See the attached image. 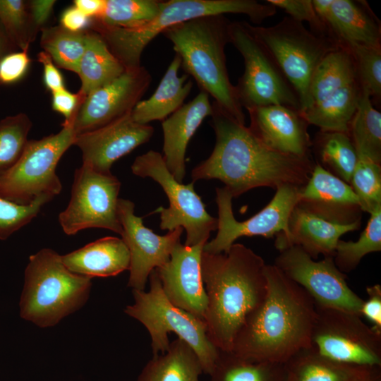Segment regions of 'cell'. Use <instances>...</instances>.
Listing matches in <instances>:
<instances>
[{
	"label": "cell",
	"instance_id": "6da1fadb",
	"mask_svg": "<svg viewBox=\"0 0 381 381\" xmlns=\"http://www.w3.org/2000/svg\"><path fill=\"white\" fill-rule=\"evenodd\" d=\"M211 125L216 143L210 157L196 166L191 177L218 179L233 198L258 187H303L315 166L312 157L276 152L259 140L244 124L212 104Z\"/></svg>",
	"mask_w": 381,
	"mask_h": 381
},
{
	"label": "cell",
	"instance_id": "7a4b0ae2",
	"mask_svg": "<svg viewBox=\"0 0 381 381\" xmlns=\"http://www.w3.org/2000/svg\"><path fill=\"white\" fill-rule=\"evenodd\" d=\"M265 275V298L240 329L231 352L248 359L285 364L312 346L316 303L274 264L266 265Z\"/></svg>",
	"mask_w": 381,
	"mask_h": 381
},
{
	"label": "cell",
	"instance_id": "3957f363",
	"mask_svg": "<svg viewBox=\"0 0 381 381\" xmlns=\"http://www.w3.org/2000/svg\"><path fill=\"white\" fill-rule=\"evenodd\" d=\"M266 265L241 243H234L225 253L202 250L200 270L207 298L204 321L218 350L231 351L240 329L264 300Z\"/></svg>",
	"mask_w": 381,
	"mask_h": 381
},
{
	"label": "cell",
	"instance_id": "277c9868",
	"mask_svg": "<svg viewBox=\"0 0 381 381\" xmlns=\"http://www.w3.org/2000/svg\"><path fill=\"white\" fill-rule=\"evenodd\" d=\"M230 23L224 15L200 17L169 28L162 35L171 42L182 68L201 91L245 125V114L226 68L224 49L229 42Z\"/></svg>",
	"mask_w": 381,
	"mask_h": 381
},
{
	"label": "cell",
	"instance_id": "5b68a950",
	"mask_svg": "<svg viewBox=\"0 0 381 381\" xmlns=\"http://www.w3.org/2000/svg\"><path fill=\"white\" fill-rule=\"evenodd\" d=\"M276 12L272 5L255 0H168L161 1L156 16L141 27H111L91 19L88 29L102 37L126 68H133L141 66V56L148 44L176 25L200 17L226 13L246 15L253 23L258 25Z\"/></svg>",
	"mask_w": 381,
	"mask_h": 381
},
{
	"label": "cell",
	"instance_id": "8992f818",
	"mask_svg": "<svg viewBox=\"0 0 381 381\" xmlns=\"http://www.w3.org/2000/svg\"><path fill=\"white\" fill-rule=\"evenodd\" d=\"M91 278L68 270L54 250L32 255L25 270L20 315L40 327H52L88 299Z\"/></svg>",
	"mask_w": 381,
	"mask_h": 381
},
{
	"label": "cell",
	"instance_id": "52a82bcc",
	"mask_svg": "<svg viewBox=\"0 0 381 381\" xmlns=\"http://www.w3.org/2000/svg\"><path fill=\"white\" fill-rule=\"evenodd\" d=\"M149 279V291L133 290L135 302L126 306L125 313L147 329L153 356L164 353L168 349L170 344L168 335L174 332L193 349L203 373L210 375L219 350L208 337L205 321L169 301L156 269L151 272Z\"/></svg>",
	"mask_w": 381,
	"mask_h": 381
},
{
	"label": "cell",
	"instance_id": "ba28073f",
	"mask_svg": "<svg viewBox=\"0 0 381 381\" xmlns=\"http://www.w3.org/2000/svg\"><path fill=\"white\" fill-rule=\"evenodd\" d=\"M361 95L353 57L346 47L339 46L316 69L301 114L320 131L348 133Z\"/></svg>",
	"mask_w": 381,
	"mask_h": 381
},
{
	"label": "cell",
	"instance_id": "9c48e42d",
	"mask_svg": "<svg viewBox=\"0 0 381 381\" xmlns=\"http://www.w3.org/2000/svg\"><path fill=\"white\" fill-rule=\"evenodd\" d=\"M39 140H29L18 162L0 174V196L16 204L28 205L40 199L52 200L62 185L56 167L62 155L73 145V121Z\"/></svg>",
	"mask_w": 381,
	"mask_h": 381
},
{
	"label": "cell",
	"instance_id": "30bf717a",
	"mask_svg": "<svg viewBox=\"0 0 381 381\" xmlns=\"http://www.w3.org/2000/svg\"><path fill=\"white\" fill-rule=\"evenodd\" d=\"M250 27L296 92L301 112L306 104L310 83L316 69L324 58L340 45L313 33L302 23L290 17H284L272 26L250 24Z\"/></svg>",
	"mask_w": 381,
	"mask_h": 381
},
{
	"label": "cell",
	"instance_id": "8fae6325",
	"mask_svg": "<svg viewBox=\"0 0 381 381\" xmlns=\"http://www.w3.org/2000/svg\"><path fill=\"white\" fill-rule=\"evenodd\" d=\"M229 42L243 58L245 70L235 86L238 101L249 110L280 104L300 111L294 89L286 80L266 47L246 21H233L229 28Z\"/></svg>",
	"mask_w": 381,
	"mask_h": 381
},
{
	"label": "cell",
	"instance_id": "7c38bea8",
	"mask_svg": "<svg viewBox=\"0 0 381 381\" xmlns=\"http://www.w3.org/2000/svg\"><path fill=\"white\" fill-rule=\"evenodd\" d=\"M131 170L136 176L155 180L166 193L169 207H160L157 210L160 214L162 229L169 231L178 227L185 229L184 245L187 246L207 242L210 233L217 229V218L206 211L194 190L193 181L186 185L179 183L168 170L162 155L155 150L137 157Z\"/></svg>",
	"mask_w": 381,
	"mask_h": 381
},
{
	"label": "cell",
	"instance_id": "4fadbf2b",
	"mask_svg": "<svg viewBox=\"0 0 381 381\" xmlns=\"http://www.w3.org/2000/svg\"><path fill=\"white\" fill-rule=\"evenodd\" d=\"M312 347L334 361L381 367V332L358 314L316 304Z\"/></svg>",
	"mask_w": 381,
	"mask_h": 381
},
{
	"label": "cell",
	"instance_id": "5bb4252c",
	"mask_svg": "<svg viewBox=\"0 0 381 381\" xmlns=\"http://www.w3.org/2000/svg\"><path fill=\"white\" fill-rule=\"evenodd\" d=\"M120 188L121 182L111 173H99L82 164L74 174L69 203L59 215L64 232L74 235L85 229L100 228L121 235Z\"/></svg>",
	"mask_w": 381,
	"mask_h": 381
},
{
	"label": "cell",
	"instance_id": "9a60e30c",
	"mask_svg": "<svg viewBox=\"0 0 381 381\" xmlns=\"http://www.w3.org/2000/svg\"><path fill=\"white\" fill-rule=\"evenodd\" d=\"M301 188L284 185L276 189L270 202L248 219L238 222L233 213V197L226 187L216 188L218 208L217 233L207 242L203 251L212 254L227 253L234 241L243 236L271 238L281 233H288V221L296 205Z\"/></svg>",
	"mask_w": 381,
	"mask_h": 381
},
{
	"label": "cell",
	"instance_id": "2e32d148",
	"mask_svg": "<svg viewBox=\"0 0 381 381\" xmlns=\"http://www.w3.org/2000/svg\"><path fill=\"white\" fill-rule=\"evenodd\" d=\"M278 250L274 265L305 289L316 304L361 315L364 300L348 285L346 274L336 266L333 257L316 261L296 245Z\"/></svg>",
	"mask_w": 381,
	"mask_h": 381
},
{
	"label": "cell",
	"instance_id": "e0dca14e",
	"mask_svg": "<svg viewBox=\"0 0 381 381\" xmlns=\"http://www.w3.org/2000/svg\"><path fill=\"white\" fill-rule=\"evenodd\" d=\"M151 81L149 71L140 66L126 68L113 81L90 93L73 121L75 135L102 127L131 113Z\"/></svg>",
	"mask_w": 381,
	"mask_h": 381
},
{
	"label": "cell",
	"instance_id": "ac0fdd59",
	"mask_svg": "<svg viewBox=\"0 0 381 381\" xmlns=\"http://www.w3.org/2000/svg\"><path fill=\"white\" fill-rule=\"evenodd\" d=\"M117 209L123 229L121 236L130 253L128 286L133 290L144 291L151 272L169 260L183 229L178 227L160 236L144 226L143 218L134 213L132 201L119 198Z\"/></svg>",
	"mask_w": 381,
	"mask_h": 381
},
{
	"label": "cell",
	"instance_id": "d6986e66",
	"mask_svg": "<svg viewBox=\"0 0 381 381\" xmlns=\"http://www.w3.org/2000/svg\"><path fill=\"white\" fill-rule=\"evenodd\" d=\"M154 128L133 121L131 112L98 128L75 135L73 145L81 151L83 165L111 174L112 164L152 136Z\"/></svg>",
	"mask_w": 381,
	"mask_h": 381
},
{
	"label": "cell",
	"instance_id": "ffe728a7",
	"mask_svg": "<svg viewBox=\"0 0 381 381\" xmlns=\"http://www.w3.org/2000/svg\"><path fill=\"white\" fill-rule=\"evenodd\" d=\"M205 243L187 246L178 243L169 260L156 269L169 301L203 320L207 298L201 275L200 259Z\"/></svg>",
	"mask_w": 381,
	"mask_h": 381
},
{
	"label": "cell",
	"instance_id": "44dd1931",
	"mask_svg": "<svg viewBox=\"0 0 381 381\" xmlns=\"http://www.w3.org/2000/svg\"><path fill=\"white\" fill-rule=\"evenodd\" d=\"M296 205L320 218L339 225L361 222L363 211L351 186L315 164Z\"/></svg>",
	"mask_w": 381,
	"mask_h": 381
},
{
	"label": "cell",
	"instance_id": "7402d4cb",
	"mask_svg": "<svg viewBox=\"0 0 381 381\" xmlns=\"http://www.w3.org/2000/svg\"><path fill=\"white\" fill-rule=\"evenodd\" d=\"M249 130L269 148L300 158L311 157L309 124L298 110L272 104L248 110Z\"/></svg>",
	"mask_w": 381,
	"mask_h": 381
},
{
	"label": "cell",
	"instance_id": "603a6c76",
	"mask_svg": "<svg viewBox=\"0 0 381 381\" xmlns=\"http://www.w3.org/2000/svg\"><path fill=\"white\" fill-rule=\"evenodd\" d=\"M213 111L209 95L200 92L187 104L162 121L163 159L165 164L179 182L186 175L187 145L203 120Z\"/></svg>",
	"mask_w": 381,
	"mask_h": 381
},
{
	"label": "cell",
	"instance_id": "cb8c5ba5",
	"mask_svg": "<svg viewBox=\"0 0 381 381\" xmlns=\"http://www.w3.org/2000/svg\"><path fill=\"white\" fill-rule=\"evenodd\" d=\"M361 224V222L348 225L331 223L296 205L288 221V233L275 236V247L278 250L285 246H298L314 260L320 255L334 257L340 237L359 229Z\"/></svg>",
	"mask_w": 381,
	"mask_h": 381
},
{
	"label": "cell",
	"instance_id": "d4e9b609",
	"mask_svg": "<svg viewBox=\"0 0 381 381\" xmlns=\"http://www.w3.org/2000/svg\"><path fill=\"white\" fill-rule=\"evenodd\" d=\"M323 23L340 46L381 47V23L366 1L332 0Z\"/></svg>",
	"mask_w": 381,
	"mask_h": 381
},
{
	"label": "cell",
	"instance_id": "484cf974",
	"mask_svg": "<svg viewBox=\"0 0 381 381\" xmlns=\"http://www.w3.org/2000/svg\"><path fill=\"white\" fill-rule=\"evenodd\" d=\"M285 368L286 381H381V367L334 361L312 346L294 356Z\"/></svg>",
	"mask_w": 381,
	"mask_h": 381
},
{
	"label": "cell",
	"instance_id": "4316f807",
	"mask_svg": "<svg viewBox=\"0 0 381 381\" xmlns=\"http://www.w3.org/2000/svg\"><path fill=\"white\" fill-rule=\"evenodd\" d=\"M61 260L75 274L89 278L108 277L129 269L130 253L122 238L107 236L61 255Z\"/></svg>",
	"mask_w": 381,
	"mask_h": 381
},
{
	"label": "cell",
	"instance_id": "83f0119b",
	"mask_svg": "<svg viewBox=\"0 0 381 381\" xmlns=\"http://www.w3.org/2000/svg\"><path fill=\"white\" fill-rule=\"evenodd\" d=\"M181 61L175 54L160 83L150 97L140 100L131 111L134 121L148 124L164 121L181 107L192 90L193 83L188 75H179Z\"/></svg>",
	"mask_w": 381,
	"mask_h": 381
},
{
	"label": "cell",
	"instance_id": "f1b7e54d",
	"mask_svg": "<svg viewBox=\"0 0 381 381\" xmlns=\"http://www.w3.org/2000/svg\"><path fill=\"white\" fill-rule=\"evenodd\" d=\"M203 373L200 359L193 349L177 338L168 349L153 356L137 381H199Z\"/></svg>",
	"mask_w": 381,
	"mask_h": 381
},
{
	"label": "cell",
	"instance_id": "f546056e",
	"mask_svg": "<svg viewBox=\"0 0 381 381\" xmlns=\"http://www.w3.org/2000/svg\"><path fill=\"white\" fill-rule=\"evenodd\" d=\"M126 69L111 52L102 37L87 29L85 49L78 72L81 82L78 92L86 97L113 81Z\"/></svg>",
	"mask_w": 381,
	"mask_h": 381
},
{
	"label": "cell",
	"instance_id": "4dcf8cb0",
	"mask_svg": "<svg viewBox=\"0 0 381 381\" xmlns=\"http://www.w3.org/2000/svg\"><path fill=\"white\" fill-rule=\"evenodd\" d=\"M312 147L316 163L349 184L358 157L348 133L320 131L312 140Z\"/></svg>",
	"mask_w": 381,
	"mask_h": 381
},
{
	"label": "cell",
	"instance_id": "1f68e13d",
	"mask_svg": "<svg viewBox=\"0 0 381 381\" xmlns=\"http://www.w3.org/2000/svg\"><path fill=\"white\" fill-rule=\"evenodd\" d=\"M211 381H286L285 364L258 361L219 350Z\"/></svg>",
	"mask_w": 381,
	"mask_h": 381
},
{
	"label": "cell",
	"instance_id": "d6a6232c",
	"mask_svg": "<svg viewBox=\"0 0 381 381\" xmlns=\"http://www.w3.org/2000/svg\"><path fill=\"white\" fill-rule=\"evenodd\" d=\"M347 133L358 159L381 164V114L363 90Z\"/></svg>",
	"mask_w": 381,
	"mask_h": 381
},
{
	"label": "cell",
	"instance_id": "836d02e7",
	"mask_svg": "<svg viewBox=\"0 0 381 381\" xmlns=\"http://www.w3.org/2000/svg\"><path fill=\"white\" fill-rule=\"evenodd\" d=\"M86 44V30L70 31L62 26L44 27L40 45L57 67L78 74Z\"/></svg>",
	"mask_w": 381,
	"mask_h": 381
},
{
	"label": "cell",
	"instance_id": "e575fe53",
	"mask_svg": "<svg viewBox=\"0 0 381 381\" xmlns=\"http://www.w3.org/2000/svg\"><path fill=\"white\" fill-rule=\"evenodd\" d=\"M370 214L368 222L356 241H338L333 259L344 274L355 270L365 255L381 250V207Z\"/></svg>",
	"mask_w": 381,
	"mask_h": 381
},
{
	"label": "cell",
	"instance_id": "d590c367",
	"mask_svg": "<svg viewBox=\"0 0 381 381\" xmlns=\"http://www.w3.org/2000/svg\"><path fill=\"white\" fill-rule=\"evenodd\" d=\"M158 0H106L97 21L111 27L136 28L152 20L159 10Z\"/></svg>",
	"mask_w": 381,
	"mask_h": 381
},
{
	"label": "cell",
	"instance_id": "8d00e7d4",
	"mask_svg": "<svg viewBox=\"0 0 381 381\" xmlns=\"http://www.w3.org/2000/svg\"><path fill=\"white\" fill-rule=\"evenodd\" d=\"M0 28L11 44L22 51H28L38 33L28 1L23 0H0Z\"/></svg>",
	"mask_w": 381,
	"mask_h": 381
},
{
	"label": "cell",
	"instance_id": "74e56055",
	"mask_svg": "<svg viewBox=\"0 0 381 381\" xmlns=\"http://www.w3.org/2000/svg\"><path fill=\"white\" fill-rule=\"evenodd\" d=\"M32 121L23 113L0 121V174L11 168L21 157Z\"/></svg>",
	"mask_w": 381,
	"mask_h": 381
},
{
	"label": "cell",
	"instance_id": "f35d334b",
	"mask_svg": "<svg viewBox=\"0 0 381 381\" xmlns=\"http://www.w3.org/2000/svg\"><path fill=\"white\" fill-rule=\"evenodd\" d=\"M349 185L363 212L371 214L381 207V164L358 159Z\"/></svg>",
	"mask_w": 381,
	"mask_h": 381
},
{
	"label": "cell",
	"instance_id": "ab89813d",
	"mask_svg": "<svg viewBox=\"0 0 381 381\" xmlns=\"http://www.w3.org/2000/svg\"><path fill=\"white\" fill-rule=\"evenodd\" d=\"M346 47L354 61L362 90L375 104L381 99V47L351 45Z\"/></svg>",
	"mask_w": 381,
	"mask_h": 381
},
{
	"label": "cell",
	"instance_id": "60d3db41",
	"mask_svg": "<svg viewBox=\"0 0 381 381\" xmlns=\"http://www.w3.org/2000/svg\"><path fill=\"white\" fill-rule=\"evenodd\" d=\"M48 202L46 199H40L30 205H23L0 196V239L8 238L30 222Z\"/></svg>",
	"mask_w": 381,
	"mask_h": 381
},
{
	"label": "cell",
	"instance_id": "b9f144b4",
	"mask_svg": "<svg viewBox=\"0 0 381 381\" xmlns=\"http://www.w3.org/2000/svg\"><path fill=\"white\" fill-rule=\"evenodd\" d=\"M266 2L276 8L284 10L290 18L298 22H307L313 33L329 38L326 26L314 10L312 0H267Z\"/></svg>",
	"mask_w": 381,
	"mask_h": 381
},
{
	"label": "cell",
	"instance_id": "7bdbcfd3",
	"mask_svg": "<svg viewBox=\"0 0 381 381\" xmlns=\"http://www.w3.org/2000/svg\"><path fill=\"white\" fill-rule=\"evenodd\" d=\"M28 52H12L1 59L0 85L16 83L25 76L30 64Z\"/></svg>",
	"mask_w": 381,
	"mask_h": 381
},
{
	"label": "cell",
	"instance_id": "ee69618b",
	"mask_svg": "<svg viewBox=\"0 0 381 381\" xmlns=\"http://www.w3.org/2000/svg\"><path fill=\"white\" fill-rule=\"evenodd\" d=\"M85 98L79 92L73 93L65 87L52 92V107L64 116V122H71Z\"/></svg>",
	"mask_w": 381,
	"mask_h": 381
},
{
	"label": "cell",
	"instance_id": "f6af8a7d",
	"mask_svg": "<svg viewBox=\"0 0 381 381\" xmlns=\"http://www.w3.org/2000/svg\"><path fill=\"white\" fill-rule=\"evenodd\" d=\"M368 298L364 300L361 309V316H364L373 327L381 332V286L376 284L366 287Z\"/></svg>",
	"mask_w": 381,
	"mask_h": 381
},
{
	"label": "cell",
	"instance_id": "bcb514c9",
	"mask_svg": "<svg viewBox=\"0 0 381 381\" xmlns=\"http://www.w3.org/2000/svg\"><path fill=\"white\" fill-rule=\"evenodd\" d=\"M37 61L43 66V80L47 89L52 92L65 88L63 75L50 56L42 51L37 54Z\"/></svg>",
	"mask_w": 381,
	"mask_h": 381
},
{
	"label": "cell",
	"instance_id": "7dc6e473",
	"mask_svg": "<svg viewBox=\"0 0 381 381\" xmlns=\"http://www.w3.org/2000/svg\"><path fill=\"white\" fill-rule=\"evenodd\" d=\"M56 1L32 0L28 1L32 22L35 30L39 32L48 21Z\"/></svg>",
	"mask_w": 381,
	"mask_h": 381
},
{
	"label": "cell",
	"instance_id": "c3c4849f",
	"mask_svg": "<svg viewBox=\"0 0 381 381\" xmlns=\"http://www.w3.org/2000/svg\"><path fill=\"white\" fill-rule=\"evenodd\" d=\"M91 19L74 6L64 11L60 17V25L73 32H80L88 28Z\"/></svg>",
	"mask_w": 381,
	"mask_h": 381
},
{
	"label": "cell",
	"instance_id": "681fc988",
	"mask_svg": "<svg viewBox=\"0 0 381 381\" xmlns=\"http://www.w3.org/2000/svg\"><path fill=\"white\" fill-rule=\"evenodd\" d=\"M106 0H74L73 6L89 18L99 17L105 6Z\"/></svg>",
	"mask_w": 381,
	"mask_h": 381
},
{
	"label": "cell",
	"instance_id": "f907efd6",
	"mask_svg": "<svg viewBox=\"0 0 381 381\" xmlns=\"http://www.w3.org/2000/svg\"><path fill=\"white\" fill-rule=\"evenodd\" d=\"M16 50V48L8 40L0 28V61L5 55Z\"/></svg>",
	"mask_w": 381,
	"mask_h": 381
}]
</instances>
